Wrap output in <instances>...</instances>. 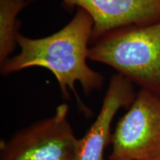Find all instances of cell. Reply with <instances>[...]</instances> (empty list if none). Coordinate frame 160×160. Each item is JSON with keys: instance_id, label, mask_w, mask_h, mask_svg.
Wrapping results in <instances>:
<instances>
[{"instance_id": "cell-1", "label": "cell", "mask_w": 160, "mask_h": 160, "mask_svg": "<svg viewBox=\"0 0 160 160\" xmlns=\"http://www.w3.org/2000/svg\"><path fill=\"white\" fill-rule=\"evenodd\" d=\"M93 22L88 13L78 8L74 17L59 31L43 38L18 37L19 52L0 67L1 74L8 76L31 67H42L53 73L65 99L74 93L80 111L88 115L89 109L79 99L76 84L88 95L100 90L105 77L88 65Z\"/></svg>"}, {"instance_id": "cell-8", "label": "cell", "mask_w": 160, "mask_h": 160, "mask_svg": "<svg viewBox=\"0 0 160 160\" xmlns=\"http://www.w3.org/2000/svg\"><path fill=\"white\" fill-rule=\"evenodd\" d=\"M149 160H160V159H149Z\"/></svg>"}, {"instance_id": "cell-4", "label": "cell", "mask_w": 160, "mask_h": 160, "mask_svg": "<svg viewBox=\"0 0 160 160\" xmlns=\"http://www.w3.org/2000/svg\"><path fill=\"white\" fill-rule=\"evenodd\" d=\"M108 160L160 159V97L140 89L118 121Z\"/></svg>"}, {"instance_id": "cell-6", "label": "cell", "mask_w": 160, "mask_h": 160, "mask_svg": "<svg viewBox=\"0 0 160 160\" xmlns=\"http://www.w3.org/2000/svg\"><path fill=\"white\" fill-rule=\"evenodd\" d=\"M137 93L129 79L118 73L112 76L97 119L78 140L74 160H105L104 153L111 143L114 117L120 109L128 108Z\"/></svg>"}, {"instance_id": "cell-2", "label": "cell", "mask_w": 160, "mask_h": 160, "mask_svg": "<svg viewBox=\"0 0 160 160\" xmlns=\"http://www.w3.org/2000/svg\"><path fill=\"white\" fill-rule=\"evenodd\" d=\"M88 59L160 97V22L110 32L91 44Z\"/></svg>"}, {"instance_id": "cell-5", "label": "cell", "mask_w": 160, "mask_h": 160, "mask_svg": "<svg viewBox=\"0 0 160 160\" xmlns=\"http://www.w3.org/2000/svg\"><path fill=\"white\" fill-rule=\"evenodd\" d=\"M62 1L68 7L77 6L91 16L93 22L91 44L115 30L160 22V0Z\"/></svg>"}, {"instance_id": "cell-3", "label": "cell", "mask_w": 160, "mask_h": 160, "mask_svg": "<svg viewBox=\"0 0 160 160\" xmlns=\"http://www.w3.org/2000/svg\"><path fill=\"white\" fill-rule=\"evenodd\" d=\"M62 103L51 117L19 130L0 144V160H74L78 140Z\"/></svg>"}, {"instance_id": "cell-7", "label": "cell", "mask_w": 160, "mask_h": 160, "mask_svg": "<svg viewBox=\"0 0 160 160\" xmlns=\"http://www.w3.org/2000/svg\"><path fill=\"white\" fill-rule=\"evenodd\" d=\"M28 0H0V67L18 47L20 22L17 17Z\"/></svg>"}]
</instances>
